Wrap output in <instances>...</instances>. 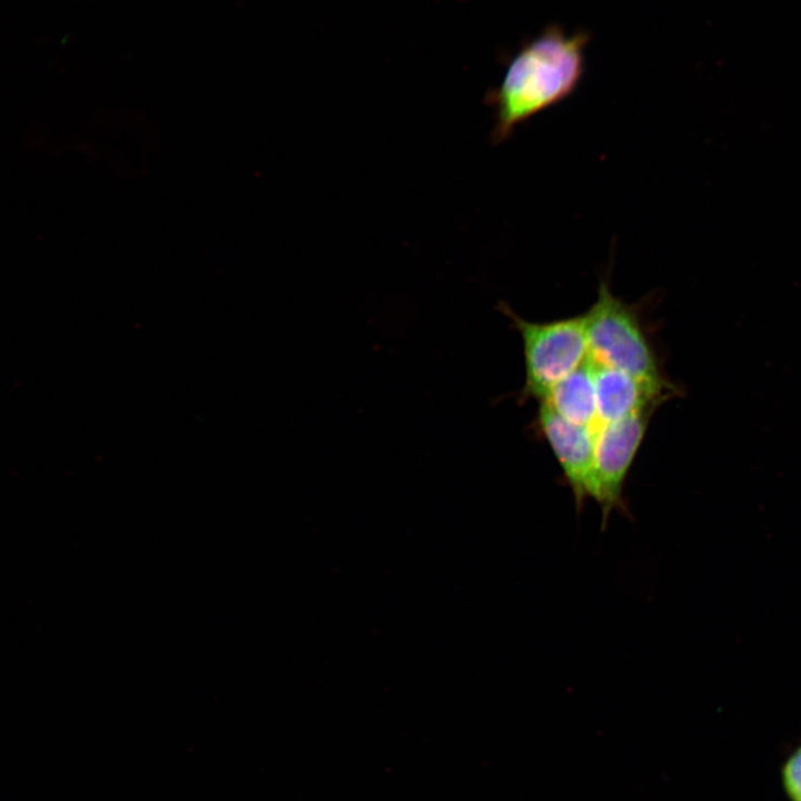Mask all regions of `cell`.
<instances>
[{
  "instance_id": "obj_1",
  "label": "cell",
  "mask_w": 801,
  "mask_h": 801,
  "mask_svg": "<svg viewBox=\"0 0 801 801\" xmlns=\"http://www.w3.org/2000/svg\"><path fill=\"white\" fill-rule=\"evenodd\" d=\"M586 43L585 32L550 26L516 52L487 97L495 116L494 142L506 140L518 125L573 93L584 72Z\"/></svg>"
},
{
  "instance_id": "obj_2",
  "label": "cell",
  "mask_w": 801,
  "mask_h": 801,
  "mask_svg": "<svg viewBox=\"0 0 801 801\" xmlns=\"http://www.w3.org/2000/svg\"><path fill=\"white\" fill-rule=\"evenodd\" d=\"M584 315L593 363L654 384L672 385L662 373L639 310L612 293L607 278L600 281L596 300Z\"/></svg>"
},
{
  "instance_id": "obj_3",
  "label": "cell",
  "mask_w": 801,
  "mask_h": 801,
  "mask_svg": "<svg viewBox=\"0 0 801 801\" xmlns=\"http://www.w3.org/2000/svg\"><path fill=\"white\" fill-rule=\"evenodd\" d=\"M500 310L522 339L525 398L545 400L558 382L589 359L584 314L536 323L522 318L506 304L501 303Z\"/></svg>"
},
{
  "instance_id": "obj_4",
  "label": "cell",
  "mask_w": 801,
  "mask_h": 801,
  "mask_svg": "<svg viewBox=\"0 0 801 801\" xmlns=\"http://www.w3.org/2000/svg\"><path fill=\"white\" fill-rule=\"evenodd\" d=\"M654 411L645 409L602 424L595 431L590 498L601 507L602 531L606 528L612 512L631 516L624 498V485Z\"/></svg>"
},
{
  "instance_id": "obj_5",
  "label": "cell",
  "mask_w": 801,
  "mask_h": 801,
  "mask_svg": "<svg viewBox=\"0 0 801 801\" xmlns=\"http://www.w3.org/2000/svg\"><path fill=\"white\" fill-rule=\"evenodd\" d=\"M537 423L572 491L577 514L590 498L595 428L573 424L541 403Z\"/></svg>"
},
{
  "instance_id": "obj_6",
  "label": "cell",
  "mask_w": 801,
  "mask_h": 801,
  "mask_svg": "<svg viewBox=\"0 0 801 801\" xmlns=\"http://www.w3.org/2000/svg\"><path fill=\"white\" fill-rule=\"evenodd\" d=\"M593 367L599 426L656 409L678 392L674 385L654 384L614 367L595 363Z\"/></svg>"
},
{
  "instance_id": "obj_7",
  "label": "cell",
  "mask_w": 801,
  "mask_h": 801,
  "mask_svg": "<svg viewBox=\"0 0 801 801\" xmlns=\"http://www.w3.org/2000/svg\"><path fill=\"white\" fill-rule=\"evenodd\" d=\"M541 403H545L561 417L573 424L596 429L599 422L594 367L590 357L558 382L547 398Z\"/></svg>"
},
{
  "instance_id": "obj_8",
  "label": "cell",
  "mask_w": 801,
  "mask_h": 801,
  "mask_svg": "<svg viewBox=\"0 0 801 801\" xmlns=\"http://www.w3.org/2000/svg\"><path fill=\"white\" fill-rule=\"evenodd\" d=\"M783 785L792 801H801V745L790 755L782 771Z\"/></svg>"
}]
</instances>
